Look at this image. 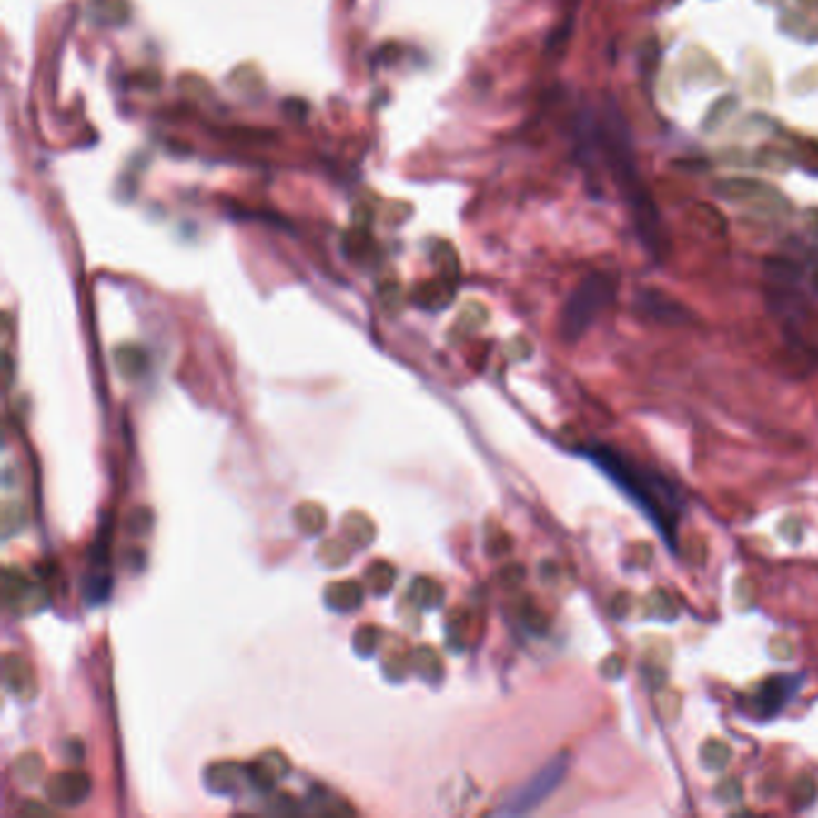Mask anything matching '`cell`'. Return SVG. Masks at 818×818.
<instances>
[{
	"instance_id": "6da1fadb",
	"label": "cell",
	"mask_w": 818,
	"mask_h": 818,
	"mask_svg": "<svg viewBox=\"0 0 818 818\" xmlns=\"http://www.w3.org/2000/svg\"><path fill=\"white\" fill-rule=\"evenodd\" d=\"M591 461H595L620 485L636 504H639L646 516L658 528L660 538L674 548V533H677V523H680L682 500L680 492L667 482V478L651 470L641 469L639 463L629 461L627 456L614 451L610 447H591L588 449Z\"/></svg>"
},
{
	"instance_id": "7a4b0ae2",
	"label": "cell",
	"mask_w": 818,
	"mask_h": 818,
	"mask_svg": "<svg viewBox=\"0 0 818 818\" xmlns=\"http://www.w3.org/2000/svg\"><path fill=\"white\" fill-rule=\"evenodd\" d=\"M605 137H607V157H610L614 180H617V185L621 187V197L627 199L629 207H631V214L633 218H636L641 237H643L648 247L655 252L660 247V240H662L658 209H655V202L653 197H651V192H648L646 183L641 180L636 161H633V154L631 149H629V139L620 127V120L614 123V130L605 132Z\"/></svg>"
},
{
	"instance_id": "3957f363",
	"label": "cell",
	"mask_w": 818,
	"mask_h": 818,
	"mask_svg": "<svg viewBox=\"0 0 818 818\" xmlns=\"http://www.w3.org/2000/svg\"><path fill=\"white\" fill-rule=\"evenodd\" d=\"M614 290H617V281L610 274L598 271L583 278L564 305L560 322L561 337L567 341H579L598 319V315L612 303Z\"/></svg>"
},
{
	"instance_id": "277c9868",
	"label": "cell",
	"mask_w": 818,
	"mask_h": 818,
	"mask_svg": "<svg viewBox=\"0 0 818 818\" xmlns=\"http://www.w3.org/2000/svg\"><path fill=\"white\" fill-rule=\"evenodd\" d=\"M567 768H569L567 753L554 756V759L542 765L535 775H530L521 787H516V790L504 799V804H501L500 809H495V813L497 816H523V813L538 809V806H540L542 802L561 785V780L567 775Z\"/></svg>"
},
{
	"instance_id": "5b68a950",
	"label": "cell",
	"mask_w": 818,
	"mask_h": 818,
	"mask_svg": "<svg viewBox=\"0 0 818 818\" xmlns=\"http://www.w3.org/2000/svg\"><path fill=\"white\" fill-rule=\"evenodd\" d=\"M92 794V780L82 771H63L46 783V797L58 806H77Z\"/></svg>"
},
{
	"instance_id": "8992f818",
	"label": "cell",
	"mask_w": 818,
	"mask_h": 818,
	"mask_svg": "<svg viewBox=\"0 0 818 818\" xmlns=\"http://www.w3.org/2000/svg\"><path fill=\"white\" fill-rule=\"evenodd\" d=\"M3 593H5L7 607H13V610H26L29 605L34 607L39 605L41 588L26 579L20 569L10 567L5 569V574H3Z\"/></svg>"
},
{
	"instance_id": "52a82bcc",
	"label": "cell",
	"mask_w": 818,
	"mask_h": 818,
	"mask_svg": "<svg viewBox=\"0 0 818 818\" xmlns=\"http://www.w3.org/2000/svg\"><path fill=\"white\" fill-rule=\"evenodd\" d=\"M205 780L211 792L233 794V792L240 790V785L250 783V771L243 768V765L233 763V761H221V763H214L207 768Z\"/></svg>"
},
{
	"instance_id": "ba28073f",
	"label": "cell",
	"mask_w": 818,
	"mask_h": 818,
	"mask_svg": "<svg viewBox=\"0 0 818 818\" xmlns=\"http://www.w3.org/2000/svg\"><path fill=\"white\" fill-rule=\"evenodd\" d=\"M3 680L7 692L22 701H29L36 696V680H34L32 667L17 655H5L3 660Z\"/></svg>"
},
{
	"instance_id": "9c48e42d",
	"label": "cell",
	"mask_w": 818,
	"mask_h": 818,
	"mask_svg": "<svg viewBox=\"0 0 818 818\" xmlns=\"http://www.w3.org/2000/svg\"><path fill=\"white\" fill-rule=\"evenodd\" d=\"M247 771H250V785L258 790H271L288 773V761L278 752H269L247 765Z\"/></svg>"
},
{
	"instance_id": "30bf717a",
	"label": "cell",
	"mask_w": 818,
	"mask_h": 818,
	"mask_svg": "<svg viewBox=\"0 0 818 818\" xmlns=\"http://www.w3.org/2000/svg\"><path fill=\"white\" fill-rule=\"evenodd\" d=\"M794 689H797V677H775V680L763 684L756 706L761 708L763 715H773V712H778L790 701Z\"/></svg>"
},
{
	"instance_id": "8fae6325",
	"label": "cell",
	"mask_w": 818,
	"mask_h": 818,
	"mask_svg": "<svg viewBox=\"0 0 818 818\" xmlns=\"http://www.w3.org/2000/svg\"><path fill=\"white\" fill-rule=\"evenodd\" d=\"M363 588L356 581H338V583H331L324 593V601L331 610L337 612H353L358 607L363 605Z\"/></svg>"
},
{
	"instance_id": "7c38bea8",
	"label": "cell",
	"mask_w": 818,
	"mask_h": 818,
	"mask_svg": "<svg viewBox=\"0 0 818 818\" xmlns=\"http://www.w3.org/2000/svg\"><path fill=\"white\" fill-rule=\"evenodd\" d=\"M643 310L648 315H653L655 319H660V322H684L686 317L684 308L680 303H674V300L660 296V293H651V290L643 293Z\"/></svg>"
},
{
	"instance_id": "4fadbf2b",
	"label": "cell",
	"mask_w": 818,
	"mask_h": 818,
	"mask_svg": "<svg viewBox=\"0 0 818 818\" xmlns=\"http://www.w3.org/2000/svg\"><path fill=\"white\" fill-rule=\"evenodd\" d=\"M410 667L420 674L422 680L437 682L442 677V658L432 646H420L410 653Z\"/></svg>"
},
{
	"instance_id": "5bb4252c",
	"label": "cell",
	"mask_w": 818,
	"mask_h": 818,
	"mask_svg": "<svg viewBox=\"0 0 818 818\" xmlns=\"http://www.w3.org/2000/svg\"><path fill=\"white\" fill-rule=\"evenodd\" d=\"M116 365H118L120 375H126L127 379H135L146 368L145 350L137 348V346H120L116 350Z\"/></svg>"
},
{
	"instance_id": "9a60e30c",
	"label": "cell",
	"mask_w": 818,
	"mask_h": 818,
	"mask_svg": "<svg viewBox=\"0 0 818 818\" xmlns=\"http://www.w3.org/2000/svg\"><path fill=\"white\" fill-rule=\"evenodd\" d=\"M410 598L416 601L418 607L432 610V607H437L439 602H442L444 593H442V586H439L435 579L422 576V579L413 581V586H410Z\"/></svg>"
},
{
	"instance_id": "2e32d148",
	"label": "cell",
	"mask_w": 818,
	"mask_h": 818,
	"mask_svg": "<svg viewBox=\"0 0 818 818\" xmlns=\"http://www.w3.org/2000/svg\"><path fill=\"white\" fill-rule=\"evenodd\" d=\"M296 523L298 528L303 530V533H319L327 523V514H324V509L319 504H300L296 509Z\"/></svg>"
},
{
	"instance_id": "e0dca14e",
	"label": "cell",
	"mask_w": 818,
	"mask_h": 818,
	"mask_svg": "<svg viewBox=\"0 0 818 818\" xmlns=\"http://www.w3.org/2000/svg\"><path fill=\"white\" fill-rule=\"evenodd\" d=\"M396 581V569L387 561H375L372 567L368 569V586L372 588V593L382 595L389 593L391 586Z\"/></svg>"
},
{
	"instance_id": "ac0fdd59",
	"label": "cell",
	"mask_w": 818,
	"mask_h": 818,
	"mask_svg": "<svg viewBox=\"0 0 818 818\" xmlns=\"http://www.w3.org/2000/svg\"><path fill=\"white\" fill-rule=\"evenodd\" d=\"M379 646V629L377 627H360L353 633V651H356L360 658H368L372 655Z\"/></svg>"
},
{
	"instance_id": "d6986e66",
	"label": "cell",
	"mask_w": 818,
	"mask_h": 818,
	"mask_svg": "<svg viewBox=\"0 0 818 818\" xmlns=\"http://www.w3.org/2000/svg\"><path fill=\"white\" fill-rule=\"evenodd\" d=\"M41 771H44V761H41V756H36V753H32V752L25 753V756H20V759H17V765H15V773H17V775L25 780L26 785L36 783L41 775Z\"/></svg>"
},
{
	"instance_id": "ffe728a7",
	"label": "cell",
	"mask_w": 818,
	"mask_h": 818,
	"mask_svg": "<svg viewBox=\"0 0 818 818\" xmlns=\"http://www.w3.org/2000/svg\"><path fill=\"white\" fill-rule=\"evenodd\" d=\"M111 593V576H92V579L86 581V598L89 602H104Z\"/></svg>"
},
{
	"instance_id": "44dd1931",
	"label": "cell",
	"mask_w": 818,
	"mask_h": 818,
	"mask_svg": "<svg viewBox=\"0 0 818 818\" xmlns=\"http://www.w3.org/2000/svg\"><path fill=\"white\" fill-rule=\"evenodd\" d=\"M356 516L350 514L348 519H343V528H346V535H348L350 540H356L358 545H363V542H369L372 540V538H375V533H368V530H365L363 533V526H368V523H372L368 519V516H363L360 514V526H356Z\"/></svg>"
},
{
	"instance_id": "7402d4cb",
	"label": "cell",
	"mask_w": 818,
	"mask_h": 818,
	"mask_svg": "<svg viewBox=\"0 0 818 818\" xmlns=\"http://www.w3.org/2000/svg\"><path fill=\"white\" fill-rule=\"evenodd\" d=\"M350 554L346 552L338 540H331V542H324L322 550H319V560L327 561V564H343V561H348Z\"/></svg>"
},
{
	"instance_id": "603a6c76",
	"label": "cell",
	"mask_w": 818,
	"mask_h": 818,
	"mask_svg": "<svg viewBox=\"0 0 818 818\" xmlns=\"http://www.w3.org/2000/svg\"><path fill=\"white\" fill-rule=\"evenodd\" d=\"M22 813H25V816H29V813H36V816H48V809L46 806H41V804H26L25 809H22Z\"/></svg>"
}]
</instances>
